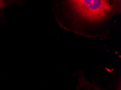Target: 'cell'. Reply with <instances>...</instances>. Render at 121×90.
<instances>
[{
  "label": "cell",
  "instance_id": "cell-1",
  "mask_svg": "<svg viewBox=\"0 0 121 90\" xmlns=\"http://www.w3.org/2000/svg\"><path fill=\"white\" fill-rule=\"evenodd\" d=\"M69 5L80 17L90 22H97L105 18L113 10V5L103 0H75Z\"/></svg>",
  "mask_w": 121,
  "mask_h": 90
},
{
  "label": "cell",
  "instance_id": "cell-2",
  "mask_svg": "<svg viewBox=\"0 0 121 90\" xmlns=\"http://www.w3.org/2000/svg\"><path fill=\"white\" fill-rule=\"evenodd\" d=\"M4 2H3V1H0V8H2V7H3V5H4Z\"/></svg>",
  "mask_w": 121,
  "mask_h": 90
},
{
  "label": "cell",
  "instance_id": "cell-3",
  "mask_svg": "<svg viewBox=\"0 0 121 90\" xmlns=\"http://www.w3.org/2000/svg\"><path fill=\"white\" fill-rule=\"evenodd\" d=\"M96 90H99V89H96Z\"/></svg>",
  "mask_w": 121,
  "mask_h": 90
}]
</instances>
